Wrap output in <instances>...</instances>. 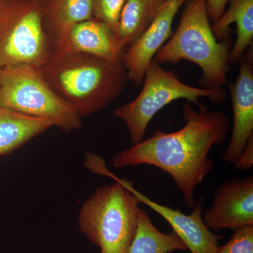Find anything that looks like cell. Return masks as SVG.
I'll list each match as a JSON object with an SVG mask.
<instances>
[{"mask_svg":"<svg viewBox=\"0 0 253 253\" xmlns=\"http://www.w3.org/2000/svg\"><path fill=\"white\" fill-rule=\"evenodd\" d=\"M139 204L118 181L97 188L82 206L80 229L101 253H128L137 228Z\"/></svg>","mask_w":253,"mask_h":253,"instance_id":"277c9868","label":"cell"},{"mask_svg":"<svg viewBox=\"0 0 253 253\" xmlns=\"http://www.w3.org/2000/svg\"><path fill=\"white\" fill-rule=\"evenodd\" d=\"M228 3V9L211 27L216 39L224 41L230 39L229 26L236 23L237 38L229 55V64H236L253 45V0H229Z\"/></svg>","mask_w":253,"mask_h":253,"instance_id":"5bb4252c","label":"cell"},{"mask_svg":"<svg viewBox=\"0 0 253 253\" xmlns=\"http://www.w3.org/2000/svg\"><path fill=\"white\" fill-rule=\"evenodd\" d=\"M180 22L169 41L156 54V63L186 60L202 70L204 88H222L229 71L231 40L218 41L213 35L206 0H187Z\"/></svg>","mask_w":253,"mask_h":253,"instance_id":"3957f363","label":"cell"},{"mask_svg":"<svg viewBox=\"0 0 253 253\" xmlns=\"http://www.w3.org/2000/svg\"><path fill=\"white\" fill-rule=\"evenodd\" d=\"M234 166L237 170L249 171L253 166V136L240 154Z\"/></svg>","mask_w":253,"mask_h":253,"instance_id":"ffe728a7","label":"cell"},{"mask_svg":"<svg viewBox=\"0 0 253 253\" xmlns=\"http://www.w3.org/2000/svg\"><path fill=\"white\" fill-rule=\"evenodd\" d=\"M57 51L89 55L109 61H121L124 50L118 46L114 32L94 18L75 25Z\"/></svg>","mask_w":253,"mask_h":253,"instance_id":"7c38bea8","label":"cell"},{"mask_svg":"<svg viewBox=\"0 0 253 253\" xmlns=\"http://www.w3.org/2000/svg\"><path fill=\"white\" fill-rule=\"evenodd\" d=\"M186 250V244L174 231L166 234L158 230L148 212L140 210L135 236L128 253H172Z\"/></svg>","mask_w":253,"mask_h":253,"instance_id":"e0dca14e","label":"cell"},{"mask_svg":"<svg viewBox=\"0 0 253 253\" xmlns=\"http://www.w3.org/2000/svg\"><path fill=\"white\" fill-rule=\"evenodd\" d=\"M167 0H126L114 32L118 46L124 50L144 33Z\"/></svg>","mask_w":253,"mask_h":253,"instance_id":"2e32d148","label":"cell"},{"mask_svg":"<svg viewBox=\"0 0 253 253\" xmlns=\"http://www.w3.org/2000/svg\"><path fill=\"white\" fill-rule=\"evenodd\" d=\"M142 83V89L136 99L113 112L126 124L132 144L144 139L151 120L173 101L184 99L196 105L200 98H208L214 104H220L227 95L223 88L208 89L186 84L175 73L166 71L154 61L146 70Z\"/></svg>","mask_w":253,"mask_h":253,"instance_id":"5b68a950","label":"cell"},{"mask_svg":"<svg viewBox=\"0 0 253 253\" xmlns=\"http://www.w3.org/2000/svg\"><path fill=\"white\" fill-rule=\"evenodd\" d=\"M43 24L54 50L62 47L73 26L92 19V0H44Z\"/></svg>","mask_w":253,"mask_h":253,"instance_id":"4fadbf2b","label":"cell"},{"mask_svg":"<svg viewBox=\"0 0 253 253\" xmlns=\"http://www.w3.org/2000/svg\"><path fill=\"white\" fill-rule=\"evenodd\" d=\"M126 0H92L93 18L104 23L113 32L117 28L120 15Z\"/></svg>","mask_w":253,"mask_h":253,"instance_id":"ac0fdd59","label":"cell"},{"mask_svg":"<svg viewBox=\"0 0 253 253\" xmlns=\"http://www.w3.org/2000/svg\"><path fill=\"white\" fill-rule=\"evenodd\" d=\"M203 220L214 231L253 226V174L229 179L218 186Z\"/></svg>","mask_w":253,"mask_h":253,"instance_id":"9c48e42d","label":"cell"},{"mask_svg":"<svg viewBox=\"0 0 253 253\" xmlns=\"http://www.w3.org/2000/svg\"><path fill=\"white\" fill-rule=\"evenodd\" d=\"M51 126L48 120L0 107V156L11 154Z\"/></svg>","mask_w":253,"mask_h":253,"instance_id":"9a60e30c","label":"cell"},{"mask_svg":"<svg viewBox=\"0 0 253 253\" xmlns=\"http://www.w3.org/2000/svg\"><path fill=\"white\" fill-rule=\"evenodd\" d=\"M0 107L48 120L64 132L82 127L76 110L51 87L39 70L31 66L1 68Z\"/></svg>","mask_w":253,"mask_h":253,"instance_id":"8992f818","label":"cell"},{"mask_svg":"<svg viewBox=\"0 0 253 253\" xmlns=\"http://www.w3.org/2000/svg\"><path fill=\"white\" fill-rule=\"evenodd\" d=\"M54 51L38 0H0V67L40 70Z\"/></svg>","mask_w":253,"mask_h":253,"instance_id":"52a82bcc","label":"cell"},{"mask_svg":"<svg viewBox=\"0 0 253 253\" xmlns=\"http://www.w3.org/2000/svg\"><path fill=\"white\" fill-rule=\"evenodd\" d=\"M228 1L229 0H206L208 16L213 23L223 14Z\"/></svg>","mask_w":253,"mask_h":253,"instance_id":"44dd1931","label":"cell"},{"mask_svg":"<svg viewBox=\"0 0 253 253\" xmlns=\"http://www.w3.org/2000/svg\"><path fill=\"white\" fill-rule=\"evenodd\" d=\"M39 71L81 118L106 108L123 92L129 81L122 61L57 50Z\"/></svg>","mask_w":253,"mask_h":253,"instance_id":"7a4b0ae2","label":"cell"},{"mask_svg":"<svg viewBox=\"0 0 253 253\" xmlns=\"http://www.w3.org/2000/svg\"><path fill=\"white\" fill-rule=\"evenodd\" d=\"M38 1H40L41 2H42V1H44V0H38Z\"/></svg>","mask_w":253,"mask_h":253,"instance_id":"603a6c76","label":"cell"},{"mask_svg":"<svg viewBox=\"0 0 253 253\" xmlns=\"http://www.w3.org/2000/svg\"><path fill=\"white\" fill-rule=\"evenodd\" d=\"M1 68L0 67V81H1Z\"/></svg>","mask_w":253,"mask_h":253,"instance_id":"7402d4cb","label":"cell"},{"mask_svg":"<svg viewBox=\"0 0 253 253\" xmlns=\"http://www.w3.org/2000/svg\"><path fill=\"white\" fill-rule=\"evenodd\" d=\"M238 63L239 76L229 84L234 116L232 134L222 156L224 162L234 165L253 136V50L248 49Z\"/></svg>","mask_w":253,"mask_h":253,"instance_id":"8fae6325","label":"cell"},{"mask_svg":"<svg viewBox=\"0 0 253 253\" xmlns=\"http://www.w3.org/2000/svg\"><path fill=\"white\" fill-rule=\"evenodd\" d=\"M230 239L219 247L217 253H253V226H245L234 231Z\"/></svg>","mask_w":253,"mask_h":253,"instance_id":"d6986e66","label":"cell"},{"mask_svg":"<svg viewBox=\"0 0 253 253\" xmlns=\"http://www.w3.org/2000/svg\"><path fill=\"white\" fill-rule=\"evenodd\" d=\"M87 168L96 174L109 176L121 183L139 200L140 204L146 205L160 214L172 226V231L184 241L191 253H217L219 240L223 236L214 234L205 225L202 201L197 203L191 214H186L179 210L156 203L136 189L131 181L113 174L106 167L104 160L99 156H95L89 160Z\"/></svg>","mask_w":253,"mask_h":253,"instance_id":"ba28073f","label":"cell"},{"mask_svg":"<svg viewBox=\"0 0 253 253\" xmlns=\"http://www.w3.org/2000/svg\"><path fill=\"white\" fill-rule=\"evenodd\" d=\"M187 0H167L151 25L123 51L121 61L129 81L140 85L158 50L172 35L176 13Z\"/></svg>","mask_w":253,"mask_h":253,"instance_id":"30bf717a","label":"cell"},{"mask_svg":"<svg viewBox=\"0 0 253 253\" xmlns=\"http://www.w3.org/2000/svg\"><path fill=\"white\" fill-rule=\"evenodd\" d=\"M194 109L183 108L185 126L174 132L157 129L152 135L120 151L112 159L116 168L148 165L168 173L180 191L186 206L197 204L196 188L212 172L214 163L208 156L214 145L225 140L230 119L225 113L211 111L201 103Z\"/></svg>","mask_w":253,"mask_h":253,"instance_id":"6da1fadb","label":"cell"}]
</instances>
